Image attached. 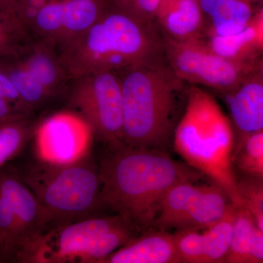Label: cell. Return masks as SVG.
Returning <instances> with one entry per match:
<instances>
[{
    "mask_svg": "<svg viewBox=\"0 0 263 263\" xmlns=\"http://www.w3.org/2000/svg\"><path fill=\"white\" fill-rule=\"evenodd\" d=\"M100 162L99 202L136 230L152 228L166 193L175 185L197 181L201 174L173 160L163 150L108 145Z\"/></svg>",
    "mask_w": 263,
    "mask_h": 263,
    "instance_id": "6da1fadb",
    "label": "cell"
},
{
    "mask_svg": "<svg viewBox=\"0 0 263 263\" xmlns=\"http://www.w3.org/2000/svg\"><path fill=\"white\" fill-rule=\"evenodd\" d=\"M176 152L195 171L220 186L236 206H242L233 169L234 134L230 119L215 99L193 86L174 136Z\"/></svg>",
    "mask_w": 263,
    "mask_h": 263,
    "instance_id": "7a4b0ae2",
    "label": "cell"
},
{
    "mask_svg": "<svg viewBox=\"0 0 263 263\" xmlns=\"http://www.w3.org/2000/svg\"><path fill=\"white\" fill-rule=\"evenodd\" d=\"M120 79L122 143L134 148L162 150L171 136L176 95L183 81L160 56L123 71Z\"/></svg>",
    "mask_w": 263,
    "mask_h": 263,
    "instance_id": "3957f363",
    "label": "cell"
},
{
    "mask_svg": "<svg viewBox=\"0 0 263 263\" xmlns=\"http://www.w3.org/2000/svg\"><path fill=\"white\" fill-rule=\"evenodd\" d=\"M162 51L164 42L152 24L106 5L97 22L69 45L64 61L77 78L100 71L123 72Z\"/></svg>",
    "mask_w": 263,
    "mask_h": 263,
    "instance_id": "277c9868",
    "label": "cell"
},
{
    "mask_svg": "<svg viewBox=\"0 0 263 263\" xmlns=\"http://www.w3.org/2000/svg\"><path fill=\"white\" fill-rule=\"evenodd\" d=\"M18 174L47 213L51 229L93 216L100 208V171L89 155L69 164L39 161Z\"/></svg>",
    "mask_w": 263,
    "mask_h": 263,
    "instance_id": "5b68a950",
    "label": "cell"
},
{
    "mask_svg": "<svg viewBox=\"0 0 263 263\" xmlns=\"http://www.w3.org/2000/svg\"><path fill=\"white\" fill-rule=\"evenodd\" d=\"M164 51L167 65L180 80L228 94L262 66L260 61L237 62L219 56L201 36L184 41L164 38Z\"/></svg>",
    "mask_w": 263,
    "mask_h": 263,
    "instance_id": "8992f818",
    "label": "cell"
},
{
    "mask_svg": "<svg viewBox=\"0 0 263 263\" xmlns=\"http://www.w3.org/2000/svg\"><path fill=\"white\" fill-rule=\"evenodd\" d=\"M69 104L107 145L122 143L123 114L120 76L100 71L76 78Z\"/></svg>",
    "mask_w": 263,
    "mask_h": 263,
    "instance_id": "52a82bcc",
    "label": "cell"
},
{
    "mask_svg": "<svg viewBox=\"0 0 263 263\" xmlns=\"http://www.w3.org/2000/svg\"><path fill=\"white\" fill-rule=\"evenodd\" d=\"M185 181L175 185L164 195L152 228L176 231L202 230L220 220L232 205L226 192L214 185Z\"/></svg>",
    "mask_w": 263,
    "mask_h": 263,
    "instance_id": "ba28073f",
    "label": "cell"
},
{
    "mask_svg": "<svg viewBox=\"0 0 263 263\" xmlns=\"http://www.w3.org/2000/svg\"><path fill=\"white\" fill-rule=\"evenodd\" d=\"M128 223L131 224L117 214L91 216L55 227L37 240L27 262H81L86 251L102 235Z\"/></svg>",
    "mask_w": 263,
    "mask_h": 263,
    "instance_id": "9c48e42d",
    "label": "cell"
},
{
    "mask_svg": "<svg viewBox=\"0 0 263 263\" xmlns=\"http://www.w3.org/2000/svg\"><path fill=\"white\" fill-rule=\"evenodd\" d=\"M35 151L46 163H72L89 155L93 133L84 119L72 111L60 112L34 131Z\"/></svg>",
    "mask_w": 263,
    "mask_h": 263,
    "instance_id": "30bf717a",
    "label": "cell"
},
{
    "mask_svg": "<svg viewBox=\"0 0 263 263\" xmlns=\"http://www.w3.org/2000/svg\"><path fill=\"white\" fill-rule=\"evenodd\" d=\"M106 0H66L44 4L32 19L37 32L51 39L69 40L70 45L97 22Z\"/></svg>",
    "mask_w": 263,
    "mask_h": 263,
    "instance_id": "8fae6325",
    "label": "cell"
},
{
    "mask_svg": "<svg viewBox=\"0 0 263 263\" xmlns=\"http://www.w3.org/2000/svg\"><path fill=\"white\" fill-rule=\"evenodd\" d=\"M237 207L232 204L226 215L202 230H179L174 233L177 263L224 262L233 235Z\"/></svg>",
    "mask_w": 263,
    "mask_h": 263,
    "instance_id": "7c38bea8",
    "label": "cell"
},
{
    "mask_svg": "<svg viewBox=\"0 0 263 263\" xmlns=\"http://www.w3.org/2000/svg\"><path fill=\"white\" fill-rule=\"evenodd\" d=\"M0 193L11 205L27 242L26 262L36 241L51 230V219L15 170L0 168Z\"/></svg>",
    "mask_w": 263,
    "mask_h": 263,
    "instance_id": "4fadbf2b",
    "label": "cell"
},
{
    "mask_svg": "<svg viewBox=\"0 0 263 263\" xmlns=\"http://www.w3.org/2000/svg\"><path fill=\"white\" fill-rule=\"evenodd\" d=\"M262 67L252 71L229 93L232 122L239 136L238 145L247 136L263 129Z\"/></svg>",
    "mask_w": 263,
    "mask_h": 263,
    "instance_id": "5bb4252c",
    "label": "cell"
},
{
    "mask_svg": "<svg viewBox=\"0 0 263 263\" xmlns=\"http://www.w3.org/2000/svg\"><path fill=\"white\" fill-rule=\"evenodd\" d=\"M101 263H177L174 235L154 229L133 238Z\"/></svg>",
    "mask_w": 263,
    "mask_h": 263,
    "instance_id": "9a60e30c",
    "label": "cell"
},
{
    "mask_svg": "<svg viewBox=\"0 0 263 263\" xmlns=\"http://www.w3.org/2000/svg\"><path fill=\"white\" fill-rule=\"evenodd\" d=\"M165 37L184 41L201 36L204 23L199 0H167L161 3L157 18Z\"/></svg>",
    "mask_w": 263,
    "mask_h": 263,
    "instance_id": "2e32d148",
    "label": "cell"
},
{
    "mask_svg": "<svg viewBox=\"0 0 263 263\" xmlns=\"http://www.w3.org/2000/svg\"><path fill=\"white\" fill-rule=\"evenodd\" d=\"M199 3L210 36L226 37L241 32L254 15L249 0H199Z\"/></svg>",
    "mask_w": 263,
    "mask_h": 263,
    "instance_id": "e0dca14e",
    "label": "cell"
},
{
    "mask_svg": "<svg viewBox=\"0 0 263 263\" xmlns=\"http://www.w3.org/2000/svg\"><path fill=\"white\" fill-rule=\"evenodd\" d=\"M262 22L261 10L241 32L226 37L211 36L208 45L214 53L224 58L241 62H258L262 51Z\"/></svg>",
    "mask_w": 263,
    "mask_h": 263,
    "instance_id": "ac0fdd59",
    "label": "cell"
},
{
    "mask_svg": "<svg viewBox=\"0 0 263 263\" xmlns=\"http://www.w3.org/2000/svg\"><path fill=\"white\" fill-rule=\"evenodd\" d=\"M263 230L245 208H237L231 243L224 262L262 263Z\"/></svg>",
    "mask_w": 263,
    "mask_h": 263,
    "instance_id": "d6986e66",
    "label": "cell"
},
{
    "mask_svg": "<svg viewBox=\"0 0 263 263\" xmlns=\"http://www.w3.org/2000/svg\"><path fill=\"white\" fill-rule=\"evenodd\" d=\"M34 133L27 114L0 120V168L19 155Z\"/></svg>",
    "mask_w": 263,
    "mask_h": 263,
    "instance_id": "ffe728a7",
    "label": "cell"
},
{
    "mask_svg": "<svg viewBox=\"0 0 263 263\" xmlns=\"http://www.w3.org/2000/svg\"><path fill=\"white\" fill-rule=\"evenodd\" d=\"M21 65L43 84L49 94L60 87L63 80V67H60V62L46 50L39 48L31 51Z\"/></svg>",
    "mask_w": 263,
    "mask_h": 263,
    "instance_id": "44dd1931",
    "label": "cell"
},
{
    "mask_svg": "<svg viewBox=\"0 0 263 263\" xmlns=\"http://www.w3.org/2000/svg\"><path fill=\"white\" fill-rule=\"evenodd\" d=\"M233 164L249 176L263 178V130L247 136L235 146Z\"/></svg>",
    "mask_w": 263,
    "mask_h": 263,
    "instance_id": "7402d4cb",
    "label": "cell"
},
{
    "mask_svg": "<svg viewBox=\"0 0 263 263\" xmlns=\"http://www.w3.org/2000/svg\"><path fill=\"white\" fill-rule=\"evenodd\" d=\"M14 86L26 108L37 106L48 98L49 93L28 71L22 65L0 67Z\"/></svg>",
    "mask_w": 263,
    "mask_h": 263,
    "instance_id": "603a6c76",
    "label": "cell"
},
{
    "mask_svg": "<svg viewBox=\"0 0 263 263\" xmlns=\"http://www.w3.org/2000/svg\"><path fill=\"white\" fill-rule=\"evenodd\" d=\"M237 186L241 200V207L250 213L257 226L263 230L262 179L248 176L238 181Z\"/></svg>",
    "mask_w": 263,
    "mask_h": 263,
    "instance_id": "cb8c5ba5",
    "label": "cell"
},
{
    "mask_svg": "<svg viewBox=\"0 0 263 263\" xmlns=\"http://www.w3.org/2000/svg\"><path fill=\"white\" fill-rule=\"evenodd\" d=\"M161 0H112L113 8L132 15L144 23L152 24L157 18Z\"/></svg>",
    "mask_w": 263,
    "mask_h": 263,
    "instance_id": "d4e9b609",
    "label": "cell"
},
{
    "mask_svg": "<svg viewBox=\"0 0 263 263\" xmlns=\"http://www.w3.org/2000/svg\"><path fill=\"white\" fill-rule=\"evenodd\" d=\"M0 96L6 99L22 113L28 111L8 76L0 69Z\"/></svg>",
    "mask_w": 263,
    "mask_h": 263,
    "instance_id": "484cf974",
    "label": "cell"
},
{
    "mask_svg": "<svg viewBox=\"0 0 263 263\" xmlns=\"http://www.w3.org/2000/svg\"><path fill=\"white\" fill-rule=\"evenodd\" d=\"M24 25L18 17L0 16V39L20 36Z\"/></svg>",
    "mask_w": 263,
    "mask_h": 263,
    "instance_id": "4316f807",
    "label": "cell"
},
{
    "mask_svg": "<svg viewBox=\"0 0 263 263\" xmlns=\"http://www.w3.org/2000/svg\"><path fill=\"white\" fill-rule=\"evenodd\" d=\"M20 114H27L22 113L8 100L0 96V120L20 115Z\"/></svg>",
    "mask_w": 263,
    "mask_h": 263,
    "instance_id": "83f0119b",
    "label": "cell"
},
{
    "mask_svg": "<svg viewBox=\"0 0 263 263\" xmlns=\"http://www.w3.org/2000/svg\"><path fill=\"white\" fill-rule=\"evenodd\" d=\"M0 16L18 17V5L15 0H0Z\"/></svg>",
    "mask_w": 263,
    "mask_h": 263,
    "instance_id": "f1b7e54d",
    "label": "cell"
},
{
    "mask_svg": "<svg viewBox=\"0 0 263 263\" xmlns=\"http://www.w3.org/2000/svg\"><path fill=\"white\" fill-rule=\"evenodd\" d=\"M259 1H262V0H259Z\"/></svg>",
    "mask_w": 263,
    "mask_h": 263,
    "instance_id": "f546056e",
    "label": "cell"
},
{
    "mask_svg": "<svg viewBox=\"0 0 263 263\" xmlns=\"http://www.w3.org/2000/svg\"><path fill=\"white\" fill-rule=\"evenodd\" d=\"M15 1H18V0H15Z\"/></svg>",
    "mask_w": 263,
    "mask_h": 263,
    "instance_id": "4dcf8cb0",
    "label": "cell"
},
{
    "mask_svg": "<svg viewBox=\"0 0 263 263\" xmlns=\"http://www.w3.org/2000/svg\"><path fill=\"white\" fill-rule=\"evenodd\" d=\"M0 262H1V261H0Z\"/></svg>",
    "mask_w": 263,
    "mask_h": 263,
    "instance_id": "1f68e13d",
    "label": "cell"
}]
</instances>
